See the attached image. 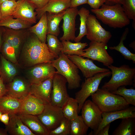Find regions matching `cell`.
<instances>
[{
    "label": "cell",
    "instance_id": "24",
    "mask_svg": "<svg viewBox=\"0 0 135 135\" xmlns=\"http://www.w3.org/2000/svg\"><path fill=\"white\" fill-rule=\"evenodd\" d=\"M22 102V99L6 94L0 99V111L8 113L9 116L18 114Z\"/></svg>",
    "mask_w": 135,
    "mask_h": 135
},
{
    "label": "cell",
    "instance_id": "23",
    "mask_svg": "<svg viewBox=\"0 0 135 135\" xmlns=\"http://www.w3.org/2000/svg\"><path fill=\"white\" fill-rule=\"evenodd\" d=\"M70 0H49L46 5L42 8L35 10L37 18L40 19L45 12L58 13L70 8Z\"/></svg>",
    "mask_w": 135,
    "mask_h": 135
},
{
    "label": "cell",
    "instance_id": "54",
    "mask_svg": "<svg viewBox=\"0 0 135 135\" xmlns=\"http://www.w3.org/2000/svg\"><path fill=\"white\" fill-rule=\"evenodd\" d=\"M1 72L0 71V78L1 77Z\"/></svg>",
    "mask_w": 135,
    "mask_h": 135
},
{
    "label": "cell",
    "instance_id": "21",
    "mask_svg": "<svg viewBox=\"0 0 135 135\" xmlns=\"http://www.w3.org/2000/svg\"><path fill=\"white\" fill-rule=\"evenodd\" d=\"M17 115L24 124L35 135H49L50 131L37 116L27 114Z\"/></svg>",
    "mask_w": 135,
    "mask_h": 135
},
{
    "label": "cell",
    "instance_id": "51",
    "mask_svg": "<svg viewBox=\"0 0 135 135\" xmlns=\"http://www.w3.org/2000/svg\"><path fill=\"white\" fill-rule=\"evenodd\" d=\"M14 0L16 1H17L18 0H0V4H1L3 2L7 0Z\"/></svg>",
    "mask_w": 135,
    "mask_h": 135
},
{
    "label": "cell",
    "instance_id": "7",
    "mask_svg": "<svg viewBox=\"0 0 135 135\" xmlns=\"http://www.w3.org/2000/svg\"><path fill=\"white\" fill-rule=\"evenodd\" d=\"M107 48L106 43L91 41L89 47L83 50L85 53L82 57L97 61L107 66L114 62L112 57L107 52Z\"/></svg>",
    "mask_w": 135,
    "mask_h": 135
},
{
    "label": "cell",
    "instance_id": "16",
    "mask_svg": "<svg viewBox=\"0 0 135 135\" xmlns=\"http://www.w3.org/2000/svg\"><path fill=\"white\" fill-rule=\"evenodd\" d=\"M102 121L98 128L96 131H92L88 135H96L106 125L117 119L130 117H135V107L133 106L119 110L102 112Z\"/></svg>",
    "mask_w": 135,
    "mask_h": 135
},
{
    "label": "cell",
    "instance_id": "3",
    "mask_svg": "<svg viewBox=\"0 0 135 135\" xmlns=\"http://www.w3.org/2000/svg\"><path fill=\"white\" fill-rule=\"evenodd\" d=\"M51 63L56 70L55 73L62 75L66 79L69 89H76L80 86L82 79L78 69L66 55L61 52Z\"/></svg>",
    "mask_w": 135,
    "mask_h": 135
},
{
    "label": "cell",
    "instance_id": "41",
    "mask_svg": "<svg viewBox=\"0 0 135 135\" xmlns=\"http://www.w3.org/2000/svg\"><path fill=\"white\" fill-rule=\"evenodd\" d=\"M106 2V0H88L87 4L92 9L97 10L99 9Z\"/></svg>",
    "mask_w": 135,
    "mask_h": 135
},
{
    "label": "cell",
    "instance_id": "4",
    "mask_svg": "<svg viewBox=\"0 0 135 135\" xmlns=\"http://www.w3.org/2000/svg\"><path fill=\"white\" fill-rule=\"evenodd\" d=\"M91 96L92 101L102 112L119 110L129 106L122 96L102 88L98 89Z\"/></svg>",
    "mask_w": 135,
    "mask_h": 135
},
{
    "label": "cell",
    "instance_id": "10",
    "mask_svg": "<svg viewBox=\"0 0 135 135\" xmlns=\"http://www.w3.org/2000/svg\"><path fill=\"white\" fill-rule=\"evenodd\" d=\"M37 116L50 131L57 127L64 117L61 107L51 104H45L42 112Z\"/></svg>",
    "mask_w": 135,
    "mask_h": 135
},
{
    "label": "cell",
    "instance_id": "1",
    "mask_svg": "<svg viewBox=\"0 0 135 135\" xmlns=\"http://www.w3.org/2000/svg\"><path fill=\"white\" fill-rule=\"evenodd\" d=\"M22 56L27 66L44 63H51L58 57L51 52L47 44L42 42L34 34L28 37L23 46Z\"/></svg>",
    "mask_w": 135,
    "mask_h": 135
},
{
    "label": "cell",
    "instance_id": "26",
    "mask_svg": "<svg viewBox=\"0 0 135 135\" xmlns=\"http://www.w3.org/2000/svg\"><path fill=\"white\" fill-rule=\"evenodd\" d=\"M29 28L31 33L35 34L42 42L46 43L48 29L46 12L42 15L36 24Z\"/></svg>",
    "mask_w": 135,
    "mask_h": 135
},
{
    "label": "cell",
    "instance_id": "8",
    "mask_svg": "<svg viewBox=\"0 0 135 135\" xmlns=\"http://www.w3.org/2000/svg\"><path fill=\"white\" fill-rule=\"evenodd\" d=\"M87 38L91 41L107 44L112 36L111 32L101 26L96 17L90 14L87 22Z\"/></svg>",
    "mask_w": 135,
    "mask_h": 135
},
{
    "label": "cell",
    "instance_id": "53",
    "mask_svg": "<svg viewBox=\"0 0 135 135\" xmlns=\"http://www.w3.org/2000/svg\"><path fill=\"white\" fill-rule=\"evenodd\" d=\"M2 113L0 111V117Z\"/></svg>",
    "mask_w": 135,
    "mask_h": 135
},
{
    "label": "cell",
    "instance_id": "14",
    "mask_svg": "<svg viewBox=\"0 0 135 135\" xmlns=\"http://www.w3.org/2000/svg\"><path fill=\"white\" fill-rule=\"evenodd\" d=\"M68 57L77 66L86 78L92 77L96 74L110 71L108 68H101L96 66L92 60L85 58L76 55H67Z\"/></svg>",
    "mask_w": 135,
    "mask_h": 135
},
{
    "label": "cell",
    "instance_id": "42",
    "mask_svg": "<svg viewBox=\"0 0 135 135\" xmlns=\"http://www.w3.org/2000/svg\"><path fill=\"white\" fill-rule=\"evenodd\" d=\"M49 0H28L36 9H41L45 6Z\"/></svg>",
    "mask_w": 135,
    "mask_h": 135
},
{
    "label": "cell",
    "instance_id": "28",
    "mask_svg": "<svg viewBox=\"0 0 135 135\" xmlns=\"http://www.w3.org/2000/svg\"><path fill=\"white\" fill-rule=\"evenodd\" d=\"M113 135H134L135 117H130L122 119L118 126L112 133Z\"/></svg>",
    "mask_w": 135,
    "mask_h": 135
},
{
    "label": "cell",
    "instance_id": "18",
    "mask_svg": "<svg viewBox=\"0 0 135 135\" xmlns=\"http://www.w3.org/2000/svg\"><path fill=\"white\" fill-rule=\"evenodd\" d=\"M53 77L40 83L30 85V93L40 100L45 104H51Z\"/></svg>",
    "mask_w": 135,
    "mask_h": 135
},
{
    "label": "cell",
    "instance_id": "2",
    "mask_svg": "<svg viewBox=\"0 0 135 135\" xmlns=\"http://www.w3.org/2000/svg\"><path fill=\"white\" fill-rule=\"evenodd\" d=\"M97 19L103 24L114 28H122L129 25L130 20L126 14L122 5L104 4L98 9H92Z\"/></svg>",
    "mask_w": 135,
    "mask_h": 135
},
{
    "label": "cell",
    "instance_id": "39",
    "mask_svg": "<svg viewBox=\"0 0 135 135\" xmlns=\"http://www.w3.org/2000/svg\"><path fill=\"white\" fill-rule=\"evenodd\" d=\"M17 5L16 1L14 0L6 1L1 4L0 10L2 18L12 16Z\"/></svg>",
    "mask_w": 135,
    "mask_h": 135
},
{
    "label": "cell",
    "instance_id": "46",
    "mask_svg": "<svg viewBox=\"0 0 135 135\" xmlns=\"http://www.w3.org/2000/svg\"><path fill=\"white\" fill-rule=\"evenodd\" d=\"M10 120V116L8 113L2 114L0 117V121L6 126L7 125Z\"/></svg>",
    "mask_w": 135,
    "mask_h": 135
},
{
    "label": "cell",
    "instance_id": "52",
    "mask_svg": "<svg viewBox=\"0 0 135 135\" xmlns=\"http://www.w3.org/2000/svg\"><path fill=\"white\" fill-rule=\"evenodd\" d=\"M0 20L2 18V15L0 10Z\"/></svg>",
    "mask_w": 135,
    "mask_h": 135
},
{
    "label": "cell",
    "instance_id": "29",
    "mask_svg": "<svg viewBox=\"0 0 135 135\" xmlns=\"http://www.w3.org/2000/svg\"><path fill=\"white\" fill-rule=\"evenodd\" d=\"M61 108L64 117L70 121L76 118L78 116V103L75 98L69 97Z\"/></svg>",
    "mask_w": 135,
    "mask_h": 135
},
{
    "label": "cell",
    "instance_id": "27",
    "mask_svg": "<svg viewBox=\"0 0 135 135\" xmlns=\"http://www.w3.org/2000/svg\"><path fill=\"white\" fill-rule=\"evenodd\" d=\"M63 48L61 52L66 55H76L82 56L85 52L83 50L88 46L86 42H72L70 41H62Z\"/></svg>",
    "mask_w": 135,
    "mask_h": 135
},
{
    "label": "cell",
    "instance_id": "40",
    "mask_svg": "<svg viewBox=\"0 0 135 135\" xmlns=\"http://www.w3.org/2000/svg\"><path fill=\"white\" fill-rule=\"evenodd\" d=\"M122 7L130 20H132L133 26L135 29V0H123Z\"/></svg>",
    "mask_w": 135,
    "mask_h": 135
},
{
    "label": "cell",
    "instance_id": "22",
    "mask_svg": "<svg viewBox=\"0 0 135 135\" xmlns=\"http://www.w3.org/2000/svg\"><path fill=\"white\" fill-rule=\"evenodd\" d=\"M9 116V122L5 129L10 134L35 135L24 124L17 114Z\"/></svg>",
    "mask_w": 135,
    "mask_h": 135
},
{
    "label": "cell",
    "instance_id": "43",
    "mask_svg": "<svg viewBox=\"0 0 135 135\" xmlns=\"http://www.w3.org/2000/svg\"><path fill=\"white\" fill-rule=\"evenodd\" d=\"M4 83L1 76L0 78V99L6 95L7 92V89Z\"/></svg>",
    "mask_w": 135,
    "mask_h": 135
},
{
    "label": "cell",
    "instance_id": "15",
    "mask_svg": "<svg viewBox=\"0 0 135 135\" xmlns=\"http://www.w3.org/2000/svg\"><path fill=\"white\" fill-rule=\"evenodd\" d=\"M16 8L12 15L14 18H18L31 24L36 22L37 14L35 8L28 0H18Z\"/></svg>",
    "mask_w": 135,
    "mask_h": 135
},
{
    "label": "cell",
    "instance_id": "19",
    "mask_svg": "<svg viewBox=\"0 0 135 135\" xmlns=\"http://www.w3.org/2000/svg\"><path fill=\"white\" fill-rule=\"evenodd\" d=\"M45 105L40 100L30 93L22 99L21 106L18 114L38 115L42 112Z\"/></svg>",
    "mask_w": 135,
    "mask_h": 135
},
{
    "label": "cell",
    "instance_id": "13",
    "mask_svg": "<svg viewBox=\"0 0 135 135\" xmlns=\"http://www.w3.org/2000/svg\"><path fill=\"white\" fill-rule=\"evenodd\" d=\"M78 10L77 7L69 8L65 10L62 26L63 34L60 38L61 41H72L76 37V20Z\"/></svg>",
    "mask_w": 135,
    "mask_h": 135
},
{
    "label": "cell",
    "instance_id": "31",
    "mask_svg": "<svg viewBox=\"0 0 135 135\" xmlns=\"http://www.w3.org/2000/svg\"><path fill=\"white\" fill-rule=\"evenodd\" d=\"M31 25L19 18H14L12 16L2 18L0 20V27H4L14 30L29 28Z\"/></svg>",
    "mask_w": 135,
    "mask_h": 135
},
{
    "label": "cell",
    "instance_id": "44",
    "mask_svg": "<svg viewBox=\"0 0 135 135\" xmlns=\"http://www.w3.org/2000/svg\"><path fill=\"white\" fill-rule=\"evenodd\" d=\"M88 0H70V8H76L80 5L87 4Z\"/></svg>",
    "mask_w": 135,
    "mask_h": 135
},
{
    "label": "cell",
    "instance_id": "38",
    "mask_svg": "<svg viewBox=\"0 0 135 135\" xmlns=\"http://www.w3.org/2000/svg\"><path fill=\"white\" fill-rule=\"evenodd\" d=\"M71 121L64 117L59 125L50 131L49 135H70Z\"/></svg>",
    "mask_w": 135,
    "mask_h": 135
},
{
    "label": "cell",
    "instance_id": "33",
    "mask_svg": "<svg viewBox=\"0 0 135 135\" xmlns=\"http://www.w3.org/2000/svg\"><path fill=\"white\" fill-rule=\"evenodd\" d=\"M90 14L89 10L84 7L78 10V15L80 17V24L79 34L74 40L75 42H80L82 38L86 35L87 20Z\"/></svg>",
    "mask_w": 135,
    "mask_h": 135
},
{
    "label": "cell",
    "instance_id": "9",
    "mask_svg": "<svg viewBox=\"0 0 135 135\" xmlns=\"http://www.w3.org/2000/svg\"><path fill=\"white\" fill-rule=\"evenodd\" d=\"M81 116L86 124L93 131L98 128L102 120V112L92 100H86L81 109Z\"/></svg>",
    "mask_w": 135,
    "mask_h": 135
},
{
    "label": "cell",
    "instance_id": "34",
    "mask_svg": "<svg viewBox=\"0 0 135 135\" xmlns=\"http://www.w3.org/2000/svg\"><path fill=\"white\" fill-rule=\"evenodd\" d=\"M89 128L81 116L71 121L70 135H86Z\"/></svg>",
    "mask_w": 135,
    "mask_h": 135
},
{
    "label": "cell",
    "instance_id": "11",
    "mask_svg": "<svg viewBox=\"0 0 135 135\" xmlns=\"http://www.w3.org/2000/svg\"><path fill=\"white\" fill-rule=\"evenodd\" d=\"M67 80L64 77L55 73L52 80L51 93L52 104L61 107L70 97L67 91Z\"/></svg>",
    "mask_w": 135,
    "mask_h": 135
},
{
    "label": "cell",
    "instance_id": "5",
    "mask_svg": "<svg viewBox=\"0 0 135 135\" xmlns=\"http://www.w3.org/2000/svg\"><path fill=\"white\" fill-rule=\"evenodd\" d=\"M111 70L112 76L104 83L102 88L112 92L122 86H131L135 83V68L124 64L119 67L112 65L107 66Z\"/></svg>",
    "mask_w": 135,
    "mask_h": 135
},
{
    "label": "cell",
    "instance_id": "6",
    "mask_svg": "<svg viewBox=\"0 0 135 135\" xmlns=\"http://www.w3.org/2000/svg\"><path fill=\"white\" fill-rule=\"evenodd\" d=\"M111 75V72L109 71L98 73L92 77L86 78L81 85V89L75 94V98L78 103V113L81 111L84 103L87 98L98 90L102 79Z\"/></svg>",
    "mask_w": 135,
    "mask_h": 135
},
{
    "label": "cell",
    "instance_id": "32",
    "mask_svg": "<svg viewBox=\"0 0 135 135\" xmlns=\"http://www.w3.org/2000/svg\"><path fill=\"white\" fill-rule=\"evenodd\" d=\"M129 29L126 28L120 38V42L116 46L109 47L111 50H114L118 51L121 54L126 60L132 61L134 63H135V54L132 53L124 46L123 41L126 39L128 33Z\"/></svg>",
    "mask_w": 135,
    "mask_h": 135
},
{
    "label": "cell",
    "instance_id": "50",
    "mask_svg": "<svg viewBox=\"0 0 135 135\" xmlns=\"http://www.w3.org/2000/svg\"><path fill=\"white\" fill-rule=\"evenodd\" d=\"M135 46V41H133L129 45L130 47L132 48L133 49L135 50V46Z\"/></svg>",
    "mask_w": 135,
    "mask_h": 135
},
{
    "label": "cell",
    "instance_id": "45",
    "mask_svg": "<svg viewBox=\"0 0 135 135\" xmlns=\"http://www.w3.org/2000/svg\"><path fill=\"white\" fill-rule=\"evenodd\" d=\"M110 125V123L106 125L99 131L96 135H108Z\"/></svg>",
    "mask_w": 135,
    "mask_h": 135
},
{
    "label": "cell",
    "instance_id": "36",
    "mask_svg": "<svg viewBox=\"0 0 135 135\" xmlns=\"http://www.w3.org/2000/svg\"><path fill=\"white\" fill-rule=\"evenodd\" d=\"M46 41L47 46L50 51L58 57L63 48L62 42L60 41L57 36L50 34H47Z\"/></svg>",
    "mask_w": 135,
    "mask_h": 135
},
{
    "label": "cell",
    "instance_id": "12",
    "mask_svg": "<svg viewBox=\"0 0 135 135\" xmlns=\"http://www.w3.org/2000/svg\"><path fill=\"white\" fill-rule=\"evenodd\" d=\"M56 69L51 63H44L35 65L28 72L29 83L30 84L42 82L53 76Z\"/></svg>",
    "mask_w": 135,
    "mask_h": 135
},
{
    "label": "cell",
    "instance_id": "48",
    "mask_svg": "<svg viewBox=\"0 0 135 135\" xmlns=\"http://www.w3.org/2000/svg\"><path fill=\"white\" fill-rule=\"evenodd\" d=\"M8 133L6 129L0 128V135H8Z\"/></svg>",
    "mask_w": 135,
    "mask_h": 135
},
{
    "label": "cell",
    "instance_id": "17",
    "mask_svg": "<svg viewBox=\"0 0 135 135\" xmlns=\"http://www.w3.org/2000/svg\"><path fill=\"white\" fill-rule=\"evenodd\" d=\"M3 29V41L14 48L18 58L26 38L25 32L23 31V29L14 30L6 28Z\"/></svg>",
    "mask_w": 135,
    "mask_h": 135
},
{
    "label": "cell",
    "instance_id": "49",
    "mask_svg": "<svg viewBox=\"0 0 135 135\" xmlns=\"http://www.w3.org/2000/svg\"><path fill=\"white\" fill-rule=\"evenodd\" d=\"M2 30L0 28V52L1 48L3 42V41L2 40Z\"/></svg>",
    "mask_w": 135,
    "mask_h": 135
},
{
    "label": "cell",
    "instance_id": "30",
    "mask_svg": "<svg viewBox=\"0 0 135 135\" xmlns=\"http://www.w3.org/2000/svg\"><path fill=\"white\" fill-rule=\"evenodd\" d=\"M65 10L55 14L46 12L48 22L47 34L58 36L60 33L59 26L62 19Z\"/></svg>",
    "mask_w": 135,
    "mask_h": 135
},
{
    "label": "cell",
    "instance_id": "20",
    "mask_svg": "<svg viewBox=\"0 0 135 135\" xmlns=\"http://www.w3.org/2000/svg\"><path fill=\"white\" fill-rule=\"evenodd\" d=\"M30 85L29 82L22 78H14L6 86L8 90L6 94L22 99L30 94Z\"/></svg>",
    "mask_w": 135,
    "mask_h": 135
},
{
    "label": "cell",
    "instance_id": "25",
    "mask_svg": "<svg viewBox=\"0 0 135 135\" xmlns=\"http://www.w3.org/2000/svg\"><path fill=\"white\" fill-rule=\"evenodd\" d=\"M0 71L3 81L10 82L17 75L18 71L14 64L6 60L2 55L0 56Z\"/></svg>",
    "mask_w": 135,
    "mask_h": 135
},
{
    "label": "cell",
    "instance_id": "37",
    "mask_svg": "<svg viewBox=\"0 0 135 135\" xmlns=\"http://www.w3.org/2000/svg\"><path fill=\"white\" fill-rule=\"evenodd\" d=\"M6 60L14 64H18L17 57L14 48L6 42L3 41L0 52Z\"/></svg>",
    "mask_w": 135,
    "mask_h": 135
},
{
    "label": "cell",
    "instance_id": "47",
    "mask_svg": "<svg viewBox=\"0 0 135 135\" xmlns=\"http://www.w3.org/2000/svg\"><path fill=\"white\" fill-rule=\"evenodd\" d=\"M105 4L108 5H113L116 4L122 5L123 0H106Z\"/></svg>",
    "mask_w": 135,
    "mask_h": 135
},
{
    "label": "cell",
    "instance_id": "35",
    "mask_svg": "<svg viewBox=\"0 0 135 135\" xmlns=\"http://www.w3.org/2000/svg\"><path fill=\"white\" fill-rule=\"evenodd\" d=\"M111 92L122 96L129 104L135 106V90L131 88L128 89L125 86H121Z\"/></svg>",
    "mask_w": 135,
    "mask_h": 135
}]
</instances>
